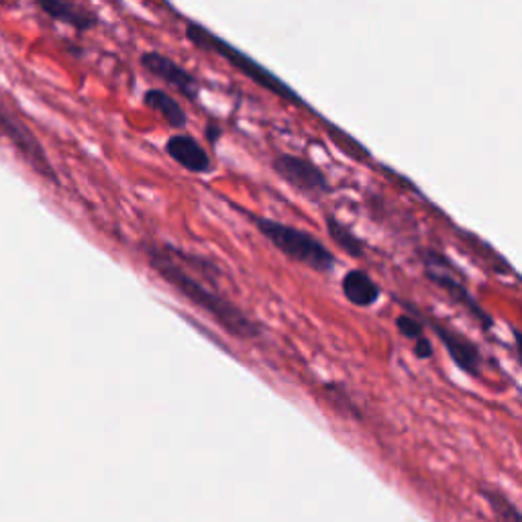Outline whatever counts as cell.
Segmentation results:
<instances>
[{"label": "cell", "mask_w": 522, "mask_h": 522, "mask_svg": "<svg viewBox=\"0 0 522 522\" xmlns=\"http://www.w3.org/2000/svg\"><path fill=\"white\" fill-rule=\"evenodd\" d=\"M486 498H488V502L492 504L494 512L498 514V518H500L502 522H520L518 510L514 508V506L506 500L502 494H496V492H492V490L488 492L486 490Z\"/></svg>", "instance_id": "9a60e30c"}, {"label": "cell", "mask_w": 522, "mask_h": 522, "mask_svg": "<svg viewBox=\"0 0 522 522\" xmlns=\"http://www.w3.org/2000/svg\"><path fill=\"white\" fill-rule=\"evenodd\" d=\"M271 171L282 180L286 186H290L302 197L307 198H323L331 194V182L325 171L316 166L313 160L302 158L296 153H278L271 160Z\"/></svg>", "instance_id": "277c9868"}, {"label": "cell", "mask_w": 522, "mask_h": 522, "mask_svg": "<svg viewBox=\"0 0 522 522\" xmlns=\"http://www.w3.org/2000/svg\"><path fill=\"white\" fill-rule=\"evenodd\" d=\"M396 331H398L404 339L407 341H418V339H423L426 337L425 331H426V326L423 325V321H420L418 316H415L412 313H402L396 316Z\"/></svg>", "instance_id": "4fadbf2b"}, {"label": "cell", "mask_w": 522, "mask_h": 522, "mask_svg": "<svg viewBox=\"0 0 522 522\" xmlns=\"http://www.w3.org/2000/svg\"><path fill=\"white\" fill-rule=\"evenodd\" d=\"M184 37L194 50L210 53V56L227 61L235 72L245 76L247 80H252L255 86H260V88L270 92V95L286 100L288 105H294L298 108H304V111L315 113L313 108H310V105H307V100H304L294 88H290L282 78H278L274 72H270L266 66H261L260 61H255L252 56H247V53L237 50L235 45L224 41L223 37L213 33V31L206 29L205 25H200V23L186 21Z\"/></svg>", "instance_id": "7a4b0ae2"}, {"label": "cell", "mask_w": 522, "mask_h": 522, "mask_svg": "<svg viewBox=\"0 0 522 522\" xmlns=\"http://www.w3.org/2000/svg\"><path fill=\"white\" fill-rule=\"evenodd\" d=\"M423 263L426 268L428 282H433L435 286L441 288V290L445 292L447 296H451V298H453L459 307H463L467 313H470L475 321L481 325V329H484L486 333L494 329V318L480 307L478 300H475L473 296L470 294V290H467L462 279L453 278L447 271L451 266H453L449 257H445L439 252H435V249H425Z\"/></svg>", "instance_id": "5b68a950"}, {"label": "cell", "mask_w": 522, "mask_h": 522, "mask_svg": "<svg viewBox=\"0 0 522 522\" xmlns=\"http://www.w3.org/2000/svg\"><path fill=\"white\" fill-rule=\"evenodd\" d=\"M139 66H142L147 74L153 76L155 80H160L168 86V88L176 90L182 98L188 103H200V80L194 76L190 69H186L182 64H178L176 60L161 51H143L139 56Z\"/></svg>", "instance_id": "8992f818"}, {"label": "cell", "mask_w": 522, "mask_h": 522, "mask_svg": "<svg viewBox=\"0 0 522 522\" xmlns=\"http://www.w3.org/2000/svg\"><path fill=\"white\" fill-rule=\"evenodd\" d=\"M41 9L60 23H66V25L74 27L76 31H88L92 27H96L98 17L95 13L82 9L78 5L69 3H43Z\"/></svg>", "instance_id": "7c38bea8"}, {"label": "cell", "mask_w": 522, "mask_h": 522, "mask_svg": "<svg viewBox=\"0 0 522 522\" xmlns=\"http://www.w3.org/2000/svg\"><path fill=\"white\" fill-rule=\"evenodd\" d=\"M142 252L155 274L161 282H166L178 296L206 315L210 321L216 323L221 331L231 334L237 341H255L263 334V326L253 321L243 308L227 296H223L216 288H210L206 282H216L219 268L215 261L202 260L198 255L184 252L180 247L169 243H142Z\"/></svg>", "instance_id": "6da1fadb"}, {"label": "cell", "mask_w": 522, "mask_h": 522, "mask_svg": "<svg viewBox=\"0 0 522 522\" xmlns=\"http://www.w3.org/2000/svg\"><path fill=\"white\" fill-rule=\"evenodd\" d=\"M168 158L180 166L182 169L190 171V174H210L213 171V160H210L208 151L200 145L197 137H192L188 133H174L171 135L166 145Z\"/></svg>", "instance_id": "ba28073f"}, {"label": "cell", "mask_w": 522, "mask_h": 522, "mask_svg": "<svg viewBox=\"0 0 522 522\" xmlns=\"http://www.w3.org/2000/svg\"><path fill=\"white\" fill-rule=\"evenodd\" d=\"M142 103L155 114H160L163 123H166L169 129L178 131V133H182V131L188 127V113H186L180 100L171 96L169 92L161 88H150L143 92Z\"/></svg>", "instance_id": "30bf717a"}, {"label": "cell", "mask_w": 522, "mask_h": 522, "mask_svg": "<svg viewBox=\"0 0 522 522\" xmlns=\"http://www.w3.org/2000/svg\"><path fill=\"white\" fill-rule=\"evenodd\" d=\"M323 389H325V396L329 398V402L333 404V407H337L339 410H345V412H349V415H353V417H360V410H357V407L352 402V398H349V394L345 392V388H343L339 381H326V384L323 386Z\"/></svg>", "instance_id": "5bb4252c"}, {"label": "cell", "mask_w": 522, "mask_h": 522, "mask_svg": "<svg viewBox=\"0 0 522 522\" xmlns=\"http://www.w3.org/2000/svg\"><path fill=\"white\" fill-rule=\"evenodd\" d=\"M341 292L345 300L355 308H373L381 298V286L365 270H349L341 278Z\"/></svg>", "instance_id": "9c48e42d"}, {"label": "cell", "mask_w": 522, "mask_h": 522, "mask_svg": "<svg viewBox=\"0 0 522 522\" xmlns=\"http://www.w3.org/2000/svg\"><path fill=\"white\" fill-rule=\"evenodd\" d=\"M325 227L334 245L343 249L349 257H353V260H363L368 249H365V241L357 235V233H353V229H349L347 224L339 221L334 215L325 216Z\"/></svg>", "instance_id": "8fae6325"}, {"label": "cell", "mask_w": 522, "mask_h": 522, "mask_svg": "<svg viewBox=\"0 0 522 522\" xmlns=\"http://www.w3.org/2000/svg\"><path fill=\"white\" fill-rule=\"evenodd\" d=\"M257 233L268 239L279 253L288 257L292 263H298L316 274L329 276L337 268V255L326 247L313 233L294 227L282 221L270 219V216H252Z\"/></svg>", "instance_id": "3957f363"}, {"label": "cell", "mask_w": 522, "mask_h": 522, "mask_svg": "<svg viewBox=\"0 0 522 522\" xmlns=\"http://www.w3.org/2000/svg\"><path fill=\"white\" fill-rule=\"evenodd\" d=\"M412 353H415V357L420 362L431 360V357L435 355V347H433L431 339L423 337V339H418V341L412 343Z\"/></svg>", "instance_id": "2e32d148"}, {"label": "cell", "mask_w": 522, "mask_h": 522, "mask_svg": "<svg viewBox=\"0 0 522 522\" xmlns=\"http://www.w3.org/2000/svg\"><path fill=\"white\" fill-rule=\"evenodd\" d=\"M425 326H431V331L441 339L443 347H445L447 355L457 370H462L465 376L480 378L484 371V355H481L480 347L475 345L472 339H467L463 333L449 329L447 325L439 321H423Z\"/></svg>", "instance_id": "52a82bcc"}, {"label": "cell", "mask_w": 522, "mask_h": 522, "mask_svg": "<svg viewBox=\"0 0 522 522\" xmlns=\"http://www.w3.org/2000/svg\"><path fill=\"white\" fill-rule=\"evenodd\" d=\"M182 316H184V318H186V321H188V323H190V325L194 326V329H197V331H200V333H205V334H206V337H208V339H213V341H215V345H216V347H221V349H223V352H227V353H231V347H227V345H224V343H223V341H221L219 337H216V334H215V333H208V331L205 329V325H202V323H198V321H194V318H190V316H186V315H182Z\"/></svg>", "instance_id": "e0dca14e"}]
</instances>
